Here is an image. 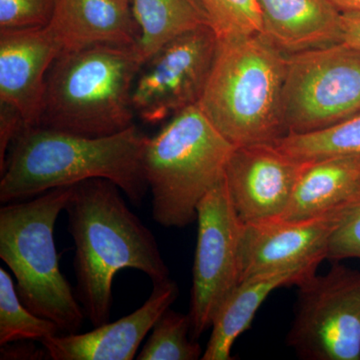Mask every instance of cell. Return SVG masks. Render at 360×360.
<instances>
[{
    "label": "cell",
    "instance_id": "cell-19",
    "mask_svg": "<svg viewBox=\"0 0 360 360\" xmlns=\"http://www.w3.org/2000/svg\"><path fill=\"white\" fill-rule=\"evenodd\" d=\"M130 8L139 26L135 49L142 65L182 33L210 25L198 0H131Z\"/></svg>",
    "mask_w": 360,
    "mask_h": 360
},
{
    "label": "cell",
    "instance_id": "cell-6",
    "mask_svg": "<svg viewBox=\"0 0 360 360\" xmlns=\"http://www.w3.org/2000/svg\"><path fill=\"white\" fill-rule=\"evenodd\" d=\"M234 148L198 105L172 116L149 137L143 168L155 221L167 229L193 224L200 201L224 179Z\"/></svg>",
    "mask_w": 360,
    "mask_h": 360
},
{
    "label": "cell",
    "instance_id": "cell-2",
    "mask_svg": "<svg viewBox=\"0 0 360 360\" xmlns=\"http://www.w3.org/2000/svg\"><path fill=\"white\" fill-rule=\"evenodd\" d=\"M149 137L135 125L118 134L87 137L41 127H26L0 167V202L33 198L90 179L115 182L132 205L148 191L143 155Z\"/></svg>",
    "mask_w": 360,
    "mask_h": 360
},
{
    "label": "cell",
    "instance_id": "cell-3",
    "mask_svg": "<svg viewBox=\"0 0 360 360\" xmlns=\"http://www.w3.org/2000/svg\"><path fill=\"white\" fill-rule=\"evenodd\" d=\"M286 59L260 32L219 39L198 105L236 148L276 144L288 135L283 118Z\"/></svg>",
    "mask_w": 360,
    "mask_h": 360
},
{
    "label": "cell",
    "instance_id": "cell-22",
    "mask_svg": "<svg viewBox=\"0 0 360 360\" xmlns=\"http://www.w3.org/2000/svg\"><path fill=\"white\" fill-rule=\"evenodd\" d=\"M188 314L167 309L151 329V335L139 352V360H198L202 348L191 335Z\"/></svg>",
    "mask_w": 360,
    "mask_h": 360
},
{
    "label": "cell",
    "instance_id": "cell-24",
    "mask_svg": "<svg viewBox=\"0 0 360 360\" xmlns=\"http://www.w3.org/2000/svg\"><path fill=\"white\" fill-rule=\"evenodd\" d=\"M54 4L56 0H0V32L45 27Z\"/></svg>",
    "mask_w": 360,
    "mask_h": 360
},
{
    "label": "cell",
    "instance_id": "cell-13",
    "mask_svg": "<svg viewBox=\"0 0 360 360\" xmlns=\"http://www.w3.org/2000/svg\"><path fill=\"white\" fill-rule=\"evenodd\" d=\"M179 295L175 281L153 284L148 300L134 312L86 333L52 336L42 341L53 360H132L156 321Z\"/></svg>",
    "mask_w": 360,
    "mask_h": 360
},
{
    "label": "cell",
    "instance_id": "cell-9",
    "mask_svg": "<svg viewBox=\"0 0 360 360\" xmlns=\"http://www.w3.org/2000/svg\"><path fill=\"white\" fill-rule=\"evenodd\" d=\"M196 221L198 243L188 312L194 340L212 328L220 307L241 283L243 224L232 205L224 179L200 201Z\"/></svg>",
    "mask_w": 360,
    "mask_h": 360
},
{
    "label": "cell",
    "instance_id": "cell-25",
    "mask_svg": "<svg viewBox=\"0 0 360 360\" xmlns=\"http://www.w3.org/2000/svg\"><path fill=\"white\" fill-rule=\"evenodd\" d=\"M360 259V200L343 212L342 219L331 234L326 259L331 262Z\"/></svg>",
    "mask_w": 360,
    "mask_h": 360
},
{
    "label": "cell",
    "instance_id": "cell-23",
    "mask_svg": "<svg viewBox=\"0 0 360 360\" xmlns=\"http://www.w3.org/2000/svg\"><path fill=\"white\" fill-rule=\"evenodd\" d=\"M219 39L260 32L257 0H198Z\"/></svg>",
    "mask_w": 360,
    "mask_h": 360
},
{
    "label": "cell",
    "instance_id": "cell-15",
    "mask_svg": "<svg viewBox=\"0 0 360 360\" xmlns=\"http://www.w3.org/2000/svg\"><path fill=\"white\" fill-rule=\"evenodd\" d=\"M44 28L60 54L96 45L135 46L139 37L130 6L120 0H56Z\"/></svg>",
    "mask_w": 360,
    "mask_h": 360
},
{
    "label": "cell",
    "instance_id": "cell-14",
    "mask_svg": "<svg viewBox=\"0 0 360 360\" xmlns=\"http://www.w3.org/2000/svg\"><path fill=\"white\" fill-rule=\"evenodd\" d=\"M60 54L45 28L0 32V101L39 127L49 68Z\"/></svg>",
    "mask_w": 360,
    "mask_h": 360
},
{
    "label": "cell",
    "instance_id": "cell-4",
    "mask_svg": "<svg viewBox=\"0 0 360 360\" xmlns=\"http://www.w3.org/2000/svg\"><path fill=\"white\" fill-rule=\"evenodd\" d=\"M141 65L135 46L96 45L59 54L47 73L39 127L87 137L129 129Z\"/></svg>",
    "mask_w": 360,
    "mask_h": 360
},
{
    "label": "cell",
    "instance_id": "cell-1",
    "mask_svg": "<svg viewBox=\"0 0 360 360\" xmlns=\"http://www.w3.org/2000/svg\"><path fill=\"white\" fill-rule=\"evenodd\" d=\"M65 212L75 246L77 297L94 328L110 321L113 278L120 270H139L153 284L169 278L155 236L129 210L115 182H78Z\"/></svg>",
    "mask_w": 360,
    "mask_h": 360
},
{
    "label": "cell",
    "instance_id": "cell-7",
    "mask_svg": "<svg viewBox=\"0 0 360 360\" xmlns=\"http://www.w3.org/2000/svg\"><path fill=\"white\" fill-rule=\"evenodd\" d=\"M360 110V51L345 42L288 56L283 118L288 134L328 129Z\"/></svg>",
    "mask_w": 360,
    "mask_h": 360
},
{
    "label": "cell",
    "instance_id": "cell-27",
    "mask_svg": "<svg viewBox=\"0 0 360 360\" xmlns=\"http://www.w3.org/2000/svg\"><path fill=\"white\" fill-rule=\"evenodd\" d=\"M21 340L20 343L13 342L1 345L0 349V359L1 360H39L49 359V354L45 348H37L33 343L23 342Z\"/></svg>",
    "mask_w": 360,
    "mask_h": 360
},
{
    "label": "cell",
    "instance_id": "cell-5",
    "mask_svg": "<svg viewBox=\"0 0 360 360\" xmlns=\"http://www.w3.org/2000/svg\"><path fill=\"white\" fill-rule=\"evenodd\" d=\"M75 189H51L25 202L0 208V257L16 278L21 302L37 316L49 319L63 335L79 333L85 314L70 284L61 274L54 226Z\"/></svg>",
    "mask_w": 360,
    "mask_h": 360
},
{
    "label": "cell",
    "instance_id": "cell-17",
    "mask_svg": "<svg viewBox=\"0 0 360 360\" xmlns=\"http://www.w3.org/2000/svg\"><path fill=\"white\" fill-rule=\"evenodd\" d=\"M360 200V155L309 161L281 219H304L343 212Z\"/></svg>",
    "mask_w": 360,
    "mask_h": 360
},
{
    "label": "cell",
    "instance_id": "cell-26",
    "mask_svg": "<svg viewBox=\"0 0 360 360\" xmlns=\"http://www.w3.org/2000/svg\"><path fill=\"white\" fill-rule=\"evenodd\" d=\"M26 127L20 111L0 101V167H4L11 143Z\"/></svg>",
    "mask_w": 360,
    "mask_h": 360
},
{
    "label": "cell",
    "instance_id": "cell-29",
    "mask_svg": "<svg viewBox=\"0 0 360 360\" xmlns=\"http://www.w3.org/2000/svg\"><path fill=\"white\" fill-rule=\"evenodd\" d=\"M341 13H360V0H330Z\"/></svg>",
    "mask_w": 360,
    "mask_h": 360
},
{
    "label": "cell",
    "instance_id": "cell-10",
    "mask_svg": "<svg viewBox=\"0 0 360 360\" xmlns=\"http://www.w3.org/2000/svg\"><path fill=\"white\" fill-rule=\"evenodd\" d=\"M219 37L210 25L161 46L141 65L132 92L134 112L148 124L198 105L210 78Z\"/></svg>",
    "mask_w": 360,
    "mask_h": 360
},
{
    "label": "cell",
    "instance_id": "cell-30",
    "mask_svg": "<svg viewBox=\"0 0 360 360\" xmlns=\"http://www.w3.org/2000/svg\"><path fill=\"white\" fill-rule=\"evenodd\" d=\"M120 2H122V4H129L130 6V2H131V0H120Z\"/></svg>",
    "mask_w": 360,
    "mask_h": 360
},
{
    "label": "cell",
    "instance_id": "cell-21",
    "mask_svg": "<svg viewBox=\"0 0 360 360\" xmlns=\"http://www.w3.org/2000/svg\"><path fill=\"white\" fill-rule=\"evenodd\" d=\"M60 333L54 322L37 316L23 304L13 278L0 269V345L21 340L42 342Z\"/></svg>",
    "mask_w": 360,
    "mask_h": 360
},
{
    "label": "cell",
    "instance_id": "cell-16",
    "mask_svg": "<svg viewBox=\"0 0 360 360\" xmlns=\"http://www.w3.org/2000/svg\"><path fill=\"white\" fill-rule=\"evenodd\" d=\"M260 33L285 56L342 42L341 13L330 0H257Z\"/></svg>",
    "mask_w": 360,
    "mask_h": 360
},
{
    "label": "cell",
    "instance_id": "cell-28",
    "mask_svg": "<svg viewBox=\"0 0 360 360\" xmlns=\"http://www.w3.org/2000/svg\"><path fill=\"white\" fill-rule=\"evenodd\" d=\"M342 41L360 51V13H341Z\"/></svg>",
    "mask_w": 360,
    "mask_h": 360
},
{
    "label": "cell",
    "instance_id": "cell-8",
    "mask_svg": "<svg viewBox=\"0 0 360 360\" xmlns=\"http://www.w3.org/2000/svg\"><path fill=\"white\" fill-rule=\"evenodd\" d=\"M335 264L303 278L286 342L307 360H360V270Z\"/></svg>",
    "mask_w": 360,
    "mask_h": 360
},
{
    "label": "cell",
    "instance_id": "cell-20",
    "mask_svg": "<svg viewBox=\"0 0 360 360\" xmlns=\"http://www.w3.org/2000/svg\"><path fill=\"white\" fill-rule=\"evenodd\" d=\"M283 153L302 161L360 155V110L338 124L310 132L288 134L276 142Z\"/></svg>",
    "mask_w": 360,
    "mask_h": 360
},
{
    "label": "cell",
    "instance_id": "cell-12",
    "mask_svg": "<svg viewBox=\"0 0 360 360\" xmlns=\"http://www.w3.org/2000/svg\"><path fill=\"white\" fill-rule=\"evenodd\" d=\"M343 212L304 219L281 217L243 224L241 281L257 274L317 265L326 259Z\"/></svg>",
    "mask_w": 360,
    "mask_h": 360
},
{
    "label": "cell",
    "instance_id": "cell-18",
    "mask_svg": "<svg viewBox=\"0 0 360 360\" xmlns=\"http://www.w3.org/2000/svg\"><path fill=\"white\" fill-rule=\"evenodd\" d=\"M317 265L257 274L238 284L220 307L212 326V333L203 360H231V350L239 336L250 328L255 314L267 296L286 285H296L314 274Z\"/></svg>",
    "mask_w": 360,
    "mask_h": 360
},
{
    "label": "cell",
    "instance_id": "cell-11",
    "mask_svg": "<svg viewBox=\"0 0 360 360\" xmlns=\"http://www.w3.org/2000/svg\"><path fill=\"white\" fill-rule=\"evenodd\" d=\"M309 161L296 160L276 144L234 148L224 179L241 222L281 217Z\"/></svg>",
    "mask_w": 360,
    "mask_h": 360
}]
</instances>
